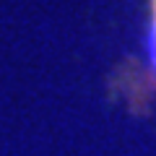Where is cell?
<instances>
[{
	"instance_id": "1",
	"label": "cell",
	"mask_w": 156,
	"mask_h": 156,
	"mask_svg": "<svg viewBox=\"0 0 156 156\" xmlns=\"http://www.w3.org/2000/svg\"><path fill=\"white\" fill-rule=\"evenodd\" d=\"M148 11H151V26H148V62L151 73L156 78V0H148Z\"/></svg>"
}]
</instances>
